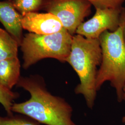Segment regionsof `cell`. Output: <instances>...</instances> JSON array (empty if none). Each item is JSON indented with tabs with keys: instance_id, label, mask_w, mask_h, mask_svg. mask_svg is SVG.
<instances>
[{
	"instance_id": "obj_1",
	"label": "cell",
	"mask_w": 125,
	"mask_h": 125,
	"mask_svg": "<svg viewBox=\"0 0 125 125\" xmlns=\"http://www.w3.org/2000/svg\"><path fill=\"white\" fill-rule=\"evenodd\" d=\"M16 85L27 91L31 97L24 102L13 103L12 112L45 125H76L72 119L71 105L64 99L50 93L40 76H21Z\"/></svg>"
},
{
	"instance_id": "obj_2",
	"label": "cell",
	"mask_w": 125,
	"mask_h": 125,
	"mask_svg": "<svg viewBox=\"0 0 125 125\" xmlns=\"http://www.w3.org/2000/svg\"><path fill=\"white\" fill-rule=\"evenodd\" d=\"M102 60V51L99 39H89L79 34L72 37V47L67 62L76 72L80 83L75 89L82 94L89 108L94 107L96 96V78Z\"/></svg>"
},
{
	"instance_id": "obj_3",
	"label": "cell",
	"mask_w": 125,
	"mask_h": 125,
	"mask_svg": "<svg viewBox=\"0 0 125 125\" xmlns=\"http://www.w3.org/2000/svg\"><path fill=\"white\" fill-rule=\"evenodd\" d=\"M125 21L114 31H106L100 36L102 60L97 71L96 88L98 91L107 81L116 91L117 100L123 101L125 85V44L123 29Z\"/></svg>"
},
{
	"instance_id": "obj_4",
	"label": "cell",
	"mask_w": 125,
	"mask_h": 125,
	"mask_svg": "<svg viewBox=\"0 0 125 125\" xmlns=\"http://www.w3.org/2000/svg\"><path fill=\"white\" fill-rule=\"evenodd\" d=\"M73 36L64 29L48 35L26 34L20 45L23 53V68L27 69L45 58L66 62L71 52Z\"/></svg>"
},
{
	"instance_id": "obj_5",
	"label": "cell",
	"mask_w": 125,
	"mask_h": 125,
	"mask_svg": "<svg viewBox=\"0 0 125 125\" xmlns=\"http://www.w3.org/2000/svg\"><path fill=\"white\" fill-rule=\"evenodd\" d=\"M91 6L86 0H48L45 9L58 18L63 28L73 35L89 15Z\"/></svg>"
},
{
	"instance_id": "obj_6",
	"label": "cell",
	"mask_w": 125,
	"mask_h": 125,
	"mask_svg": "<svg viewBox=\"0 0 125 125\" xmlns=\"http://www.w3.org/2000/svg\"><path fill=\"white\" fill-rule=\"evenodd\" d=\"M93 17L78 27L76 33L89 39H99L106 31H114L125 21L122 8L95 9Z\"/></svg>"
},
{
	"instance_id": "obj_7",
	"label": "cell",
	"mask_w": 125,
	"mask_h": 125,
	"mask_svg": "<svg viewBox=\"0 0 125 125\" xmlns=\"http://www.w3.org/2000/svg\"><path fill=\"white\" fill-rule=\"evenodd\" d=\"M23 29L30 33L40 35H48L64 29L60 21L50 13H29L23 15Z\"/></svg>"
},
{
	"instance_id": "obj_8",
	"label": "cell",
	"mask_w": 125,
	"mask_h": 125,
	"mask_svg": "<svg viewBox=\"0 0 125 125\" xmlns=\"http://www.w3.org/2000/svg\"><path fill=\"white\" fill-rule=\"evenodd\" d=\"M23 16L14 8L11 1H0V22L9 34L20 45L23 35L22 19Z\"/></svg>"
},
{
	"instance_id": "obj_9",
	"label": "cell",
	"mask_w": 125,
	"mask_h": 125,
	"mask_svg": "<svg viewBox=\"0 0 125 125\" xmlns=\"http://www.w3.org/2000/svg\"><path fill=\"white\" fill-rule=\"evenodd\" d=\"M21 63L17 57L0 60V84L11 90L21 76Z\"/></svg>"
},
{
	"instance_id": "obj_10",
	"label": "cell",
	"mask_w": 125,
	"mask_h": 125,
	"mask_svg": "<svg viewBox=\"0 0 125 125\" xmlns=\"http://www.w3.org/2000/svg\"><path fill=\"white\" fill-rule=\"evenodd\" d=\"M19 46L8 31L0 28V60L17 57Z\"/></svg>"
},
{
	"instance_id": "obj_11",
	"label": "cell",
	"mask_w": 125,
	"mask_h": 125,
	"mask_svg": "<svg viewBox=\"0 0 125 125\" xmlns=\"http://www.w3.org/2000/svg\"><path fill=\"white\" fill-rule=\"evenodd\" d=\"M48 0H12L14 8L22 15L29 13L37 12L45 6Z\"/></svg>"
},
{
	"instance_id": "obj_12",
	"label": "cell",
	"mask_w": 125,
	"mask_h": 125,
	"mask_svg": "<svg viewBox=\"0 0 125 125\" xmlns=\"http://www.w3.org/2000/svg\"><path fill=\"white\" fill-rule=\"evenodd\" d=\"M19 97L18 93H15L0 84V103L3 106L9 116L13 115L12 107L13 101Z\"/></svg>"
},
{
	"instance_id": "obj_13",
	"label": "cell",
	"mask_w": 125,
	"mask_h": 125,
	"mask_svg": "<svg viewBox=\"0 0 125 125\" xmlns=\"http://www.w3.org/2000/svg\"><path fill=\"white\" fill-rule=\"evenodd\" d=\"M0 125H40L38 122L31 119L13 115L7 117L0 116Z\"/></svg>"
},
{
	"instance_id": "obj_14",
	"label": "cell",
	"mask_w": 125,
	"mask_h": 125,
	"mask_svg": "<svg viewBox=\"0 0 125 125\" xmlns=\"http://www.w3.org/2000/svg\"><path fill=\"white\" fill-rule=\"evenodd\" d=\"M95 9L121 8L124 0H86Z\"/></svg>"
},
{
	"instance_id": "obj_15",
	"label": "cell",
	"mask_w": 125,
	"mask_h": 125,
	"mask_svg": "<svg viewBox=\"0 0 125 125\" xmlns=\"http://www.w3.org/2000/svg\"><path fill=\"white\" fill-rule=\"evenodd\" d=\"M123 101H125V85L123 89Z\"/></svg>"
},
{
	"instance_id": "obj_16",
	"label": "cell",
	"mask_w": 125,
	"mask_h": 125,
	"mask_svg": "<svg viewBox=\"0 0 125 125\" xmlns=\"http://www.w3.org/2000/svg\"><path fill=\"white\" fill-rule=\"evenodd\" d=\"M123 38H124V40L125 44V25L123 29Z\"/></svg>"
},
{
	"instance_id": "obj_17",
	"label": "cell",
	"mask_w": 125,
	"mask_h": 125,
	"mask_svg": "<svg viewBox=\"0 0 125 125\" xmlns=\"http://www.w3.org/2000/svg\"><path fill=\"white\" fill-rule=\"evenodd\" d=\"M122 122H123V123L125 124V115L123 117V118H122Z\"/></svg>"
},
{
	"instance_id": "obj_18",
	"label": "cell",
	"mask_w": 125,
	"mask_h": 125,
	"mask_svg": "<svg viewBox=\"0 0 125 125\" xmlns=\"http://www.w3.org/2000/svg\"><path fill=\"white\" fill-rule=\"evenodd\" d=\"M8 0V1H11L12 0Z\"/></svg>"
}]
</instances>
